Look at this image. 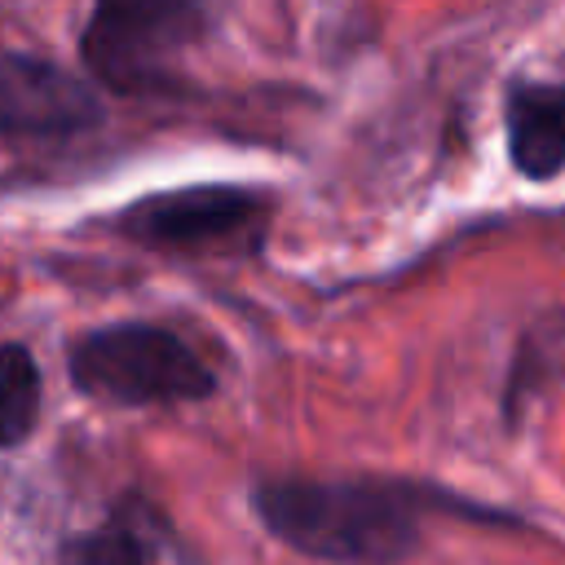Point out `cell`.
Returning <instances> with one entry per match:
<instances>
[{"label":"cell","mask_w":565,"mask_h":565,"mask_svg":"<svg viewBox=\"0 0 565 565\" xmlns=\"http://www.w3.org/2000/svg\"><path fill=\"white\" fill-rule=\"evenodd\" d=\"M102 93L53 57L0 49V141H66L102 128Z\"/></svg>","instance_id":"obj_5"},{"label":"cell","mask_w":565,"mask_h":565,"mask_svg":"<svg viewBox=\"0 0 565 565\" xmlns=\"http://www.w3.org/2000/svg\"><path fill=\"white\" fill-rule=\"evenodd\" d=\"M44 388L35 353L22 340H0V450H18L31 441L40 424Z\"/></svg>","instance_id":"obj_7"},{"label":"cell","mask_w":565,"mask_h":565,"mask_svg":"<svg viewBox=\"0 0 565 565\" xmlns=\"http://www.w3.org/2000/svg\"><path fill=\"white\" fill-rule=\"evenodd\" d=\"M57 565H159V556L150 530L128 512H115L102 525L62 539Z\"/></svg>","instance_id":"obj_8"},{"label":"cell","mask_w":565,"mask_h":565,"mask_svg":"<svg viewBox=\"0 0 565 565\" xmlns=\"http://www.w3.org/2000/svg\"><path fill=\"white\" fill-rule=\"evenodd\" d=\"M508 163L525 181H556L565 172V79L516 75L503 88Z\"/></svg>","instance_id":"obj_6"},{"label":"cell","mask_w":565,"mask_h":565,"mask_svg":"<svg viewBox=\"0 0 565 565\" xmlns=\"http://www.w3.org/2000/svg\"><path fill=\"white\" fill-rule=\"evenodd\" d=\"M556 318H561V322H565V309H561V313H556Z\"/></svg>","instance_id":"obj_9"},{"label":"cell","mask_w":565,"mask_h":565,"mask_svg":"<svg viewBox=\"0 0 565 565\" xmlns=\"http://www.w3.org/2000/svg\"><path fill=\"white\" fill-rule=\"evenodd\" d=\"M212 31V9L190 0H102L79 31L93 88L159 97L181 88V62Z\"/></svg>","instance_id":"obj_4"},{"label":"cell","mask_w":565,"mask_h":565,"mask_svg":"<svg viewBox=\"0 0 565 565\" xmlns=\"http://www.w3.org/2000/svg\"><path fill=\"white\" fill-rule=\"evenodd\" d=\"M274 225V194L243 181H194L154 190L106 221L102 234L163 256H256Z\"/></svg>","instance_id":"obj_3"},{"label":"cell","mask_w":565,"mask_h":565,"mask_svg":"<svg viewBox=\"0 0 565 565\" xmlns=\"http://www.w3.org/2000/svg\"><path fill=\"white\" fill-rule=\"evenodd\" d=\"M252 512L296 556L322 565H402L424 547L428 516H459L477 525H521L516 512L477 503L459 490L415 477H313L278 472L252 486Z\"/></svg>","instance_id":"obj_1"},{"label":"cell","mask_w":565,"mask_h":565,"mask_svg":"<svg viewBox=\"0 0 565 565\" xmlns=\"http://www.w3.org/2000/svg\"><path fill=\"white\" fill-rule=\"evenodd\" d=\"M66 375L79 397L110 411L185 406L216 397V366L172 327L124 318L79 331L66 344Z\"/></svg>","instance_id":"obj_2"}]
</instances>
